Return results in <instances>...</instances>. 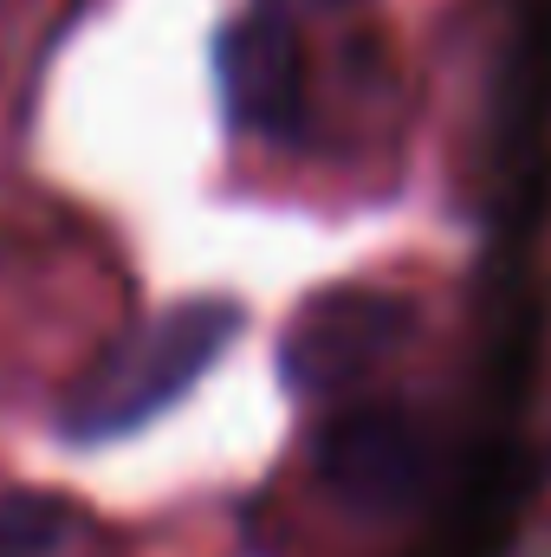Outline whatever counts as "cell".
Wrapping results in <instances>:
<instances>
[{"instance_id":"cell-1","label":"cell","mask_w":551,"mask_h":557,"mask_svg":"<svg viewBox=\"0 0 551 557\" xmlns=\"http://www.w3.org/2000/svg\"><path fill=\"white\" fill-rule=\"evenodd\" d=\"M241 324L247 318L234 298H182V305L131 324L59 396V434L72 447H105V441L149 428L221 363V350L241 337Z\"/></svg>"},{"instance_id":"cell-2","label":"cell","mask_w":551,"mask_h":557,"mask_svg":"<svg viewBox=\"0 0 551 557\" xmlns=\"http://www.w3.org/2000/svg\"><path fill=\"white\" fill-rule=\"evenodd\" d=\"M415 331V305L377 285H331L298 305L279 337V376L298 396H344L383 370Z\"/></svg>"},{"instance_id":"cell-3","label":"cell","mask_w":551,"mask_h":557,"mask_svg":"<svg viewBox=\"0 0 551 557\" xmlns=\"http://www.w3.org/2000/svg\"><path fill=\"white\" fill-rule=\"evenodd\" d=\"M215 85L234 131L292 143L305 131V39L298 20L254 0L241 20L215 33Z\"/></svg>"},{"instance_id":"cell-4","label":"cell","mask_w":551,"mask_h":557,"mask_svg":"<svg viewBox=\"0 0 551 557\" xmlns=\"http://www.w3.org/2000/svg\"><path fill=\"white\" fill-rule=\"evenodd\" d=\"M428 467V441L409 409L396 403H357L318 428V480L364 512H390L415 493Z\"/></svg>"},{"instance_id":"cell-5","label":"cell","mask_w":551,"mask_h":557,"mask_svg":"<svg viewBox=\"0 0 551 557\" xmlns=\"http://www.w3.org/2000/svg\"><path fill=\"white\" fill-rule=\"evenodd\" d=\"M78 532V506L46 486L0 493V557H59Z\"/></svg>"},{"instance_id":"cell-6","label":"cell","mask_w":551,"mask_h":557,"mask_svg":"<svg viewBox=\"0 0 551 557\" xmlns=\"http://www.w3.org/2000/svg\"><path fill=\"white\" fill-rule=\"evenodd\" d=\"M267 7H279V13H338V7H357V0H267Z\"/></svg>"}]
</instances>
